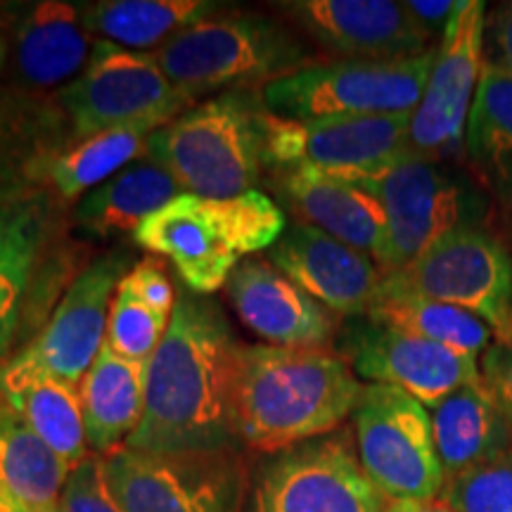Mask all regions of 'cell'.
<instances>
[{"instance_id":"obj_1","label":"cell","mask_w":512,"mask_h":512,"mask_svg":"<svg viewBox=\"0 0 512 512\" xmlns=\"http://www.w3.org/2000/svg\"><path fill=\"white\" fill-rule=\"evenodd\" d=\"M242 344L211 297L181 292L145 363V411L124 446L145 453L242 451L235 418Z\"/></svg>"},{"instance_id":"obj_2","label":"cell","mask_w":512,"mask_h":512,"mask_svg":"<svg viewBox=\"0 0 512 512\" xmlns=\"http://www.w3.org/2000/svg\"><path fill=\"white\" fill-rule=\"evenodd\" d=\"M361 394L349 363L328 351L242 347L235 396L242 451L271 456L328 437L354 415Z\"/></svg>"},{"instance_id":"obj_3","label":"cell","mask_w":512,"mask_h":512,"mask_svg":"<svg viewBox=\"0 0 512 512\" xmlns=\"http://www.w3.org/2000/svg\"><path fill=\"white\" fill-rule=\"evenodd\" d=\"M285 228V211L261 190L228 200L181 192L140 223L133 242L169 259L188 292L209 297L247 256L271 249Z\"/></svg>"},{"instance_id":"obj_4","label":"cell","mask_w":512,"mask_h":512,"mask_svg":"<svg viewBox=\"0 0 512 512\" xmlns=\"http://www.w3.org/2000/svg\"><path fill=\"white\" fill-rule=\"evenodd\" d=\"M50 188L0 202V366L41 332L81 271V247Z\"/></svg>"},{"instance_id":"obj_5","label":"cell","mask_w":512,"mask_h":512,"mask_svg":"<svg viewBox=\"0 0 512 512\" xmlns=\"http://www.w3.org/2000/svg\"><path fill=\"white\" fill-rule=\"evenodd\" d=\"M266 117L261 91L219 93L152 133L147 157L183 192L216 200L245 195L266 171Z\"/></svg>"},{"instance_id":"obj_6","label":"cell","mask_w":512,"mask_h":512,"mask_svg":"<svg viewBox=\"0 0 512 512\" xmlns=\"http://www.w3.org/2000/svg\"><path fill=\"white\" fill-rule=\"evenodd\" d=\"M166 79L192 100L207 93L254 91L320 60L297 34L266 15H216L155 50Z\"/></svg>"},{"instance_id":"obj_7","label":"cell","mask_w":512,"mask_h":512,"mask_svg":"<svg viewBox=\"0 0 512 512\" xmlns=\"http://www.w3.org/2000/svg\"><path fill=\"white\" fill-rule=\"evenodd\" d=\"M432 53L411 60H320L261 88L266 112L278 119L406 114L418 107L430 79Z\"/></svg>"},{"instance_id":"obj_8","label":"cell","mask_w":512,"mask_h":512,"mask_svg":"<svg viewBox=\"0 0 512 512\" xmlns=\"http://www.w3.org/2000/svg\"><path fill=\"white\" fill-rule=\"evenodd\" d=\"M133 264L128 249H112L83 266L41 332L0 366V394L38 380L79 387L105 344L114 292Z\"/></svg>"},{"instance_id":"obj_9","label":"cell","mask_w":512,"mask_h":512,"mask_svg":"<svg viewBox=\"0 0 512 512\" xmlns=\"http://www.w3.org/2000/svg\"><path fill=\"white\" fill-rule=\"evenodd\" d=\"M358 463L354 432L337 430L249 465L245 512H387Z\"/></svg>"},{"instance_id":"obj_10","label":"cell","mask_w":512,"mask_h":512,"mask_svg":"<svg viewBox=\"0 0 512 512\" xmlns=\"http://www.w3.org/2000/svg\"><path fill=\"white\" fill-rule=\"evenodd\" d=\"M53 98L67 119L72 143L138 121L169 124L195 107L188 93L166 79L155 53L100 38H95L86 69Z\"/></svg>"},{"instance_id":"obj_11","label":"cell","mask_w":512,"mask_h":512,"mask_svg":"<svg viewBox=\"0 0 512 512\" xmlns=\"http://www.w3.org/2000/svg\"><path fill=\"white\" fill-rule=\"evenodd\" d=\"M102 467L121 512H245L242 451L166 456L121 446L102 456Z\"/></svg>"},{"instance_id":"obj_12","label":"cell","mask_w":512,"mask_h":512,"mask_svg":"<svg viewBox=\"0 0 512 512\" xmlns=\"http://www.w3.org/2000/svg\"><path fill=\"white\" fill-rule=\"evenodd\" d=\"M358 463L389 503H437L444 489L432 415L389 384H366L354 411Z\"/></svg>"},{"instance_id":"obj_13","label":"cell","mask_w":512,"mask_h":512,"mask_svg":"<svg viewBox=\"0 0 512 512\" xmlns=\"http://www.w3.org/2000/svg\"><path fill=\"white\" fill-rule=\"evenodd\" d=\"M380 287L475 313L496 339L512 330V256L501 240L467 223L415 264L382 275Z\"/></svg>"},{"instance_id":"obj_14","label":"cell","mask_w":512,"mask_h":512,"mask_svg":"<svg viewBox=\"0 0 512 512\" xmlns=\"http://www.w3.org/2000/svg\"><path fill=\"white\" fill-rule=\"evenodd\" d=\"M413 112L313 121L266 117L264 162L271 174L313 169L347 178L373 176L411 152Z\"/></svg>"},{"instance_id":"obj_15","label":"cell","mask_w":512,"mask_h":512,"mask_svg":"<svg viewBox=\"0 0 512 512\" xmlns=\"http://www.w3.org/2000/svg\"><path fill=\"white\" fill-rule=\"evenodd\" d=\"M486 5L458 0V10L437 46L425 93L413 110L408 147L422 159H441L465 145L467 121L484 72Z\"/></svg>"},{"instance_id":"obj_16","label":"cell","mask_w":512,"mask_h":512,"mask_svg":"<svg viewBox=\"0 0 512 512\" xmlns=\"http://www.w3.org/2000/svg\"><path fill=\"white\" fill-rule=\"evenodd\" d=\"M380 202L387 226L382 275L415 264L451 230L465 226V195L437 164L413 152L351 181Z\"/></svg>"},{"instance_id":"obj_17","label":"cell","mask_w":512,"mask_h":512,"mask_svg":"<svg viewBox=\"0 0 512 512\" xmlns=\"http://www.w3.org/2000/svg\"><path fill=\"white\" fill-rule=\"evenodd\" d=\"M344 351L358 377L401 389L425 408H434L456 389L482 380L475 356L368 318L347 330Z\"/></svg>"},{"instance_id":"obj_18","label":"cell","mask_w":512,"mask_h":512,"mask_svg":"<svg viewBox=\"0 0 512 512\" xmlns=\"http://www.w3.org/2000/svg\"><path fill=\"white\" fill-rule=\"evenodd\" d=\"M278 10L337 60H411L437 50L406 3L290 0Z\"/></svg>"},{"instance_id":"obj_19","label":"cell","mask_w":512,"mask_h":512,"mask_svg":"<svg viewBox=\"0 0 512 512\" xmlns=\"http://www.w3.org/2000/svg\"><path fill=\"white\" fill-rule=\"evenodd\" d=\"M8 36L12 86L53 95L72 83L91 60L95 38L83 29L79 5L64 0L0 5Z\"/></svg>"},{"instance_id":"obj_20","label":"cell","mask_w":512,"mask_h":512,"mask_svg":"<svg viewBox=\"0 0 512 512\" xmlns=\"http://www.w3.org/2000/svg\"><path fill=\"white\" fill-rule=\"evenodd\" d=\"M268 261L318 304L347 318H366L382 285L370 256L304 221L285 228Z\"/></svg>"},{"instance_id":"obj_21","label":"cell","mask_w":512,"mask_h":512,"mask_svg":"<svg viewBox=\"0 0 512 512\" xmlns=\"http://www.w3.org/2000/svg\"><path fill=\"white\" fill-rule=\"evenodd\" d=\"M226 292L242 323L273 347L323 349L337 332L332 311L268 259L247 256L228 278Z\"/></svg>"},{"instance_id":"obj_22","label":"cell","mask_w":512,"mask_h":512,"mask_svg":"<svg viewBox=\"0 0 512 512\" xmlns=\"http://www.w3.org/2000/svg\"><path fill=\"white\" fill-rule=\"evenodd\" d=\"M72 145L53 95L0 83V202L48 188V169Z\"/></svg>"},{"instance_id":"obj_23","label":"cell","mask_w":512,"mask_h":512,"mask_svg":"<svg viewBox=\"0 0 512 512\" xmlns=\"http://www.w3.org/2000/svg\"><path fill=\"white\" fill-rule=\"evenodd\" d=\"M273 185L287 209L302 216L304 223L370 256L382 271L387 226L380 202L368 190L347 178L313 169L273 174Z\"/></svg>"},{"instance_id":"obj_24","label":"cell","mask_w":512,"mask_h":512,"mask_svg":"<svg viewBox=\"0 0 512 512\" xmlns=\"http://www.w3.org/2000/svg\"><path fill=\"white\" fill-rule=\"evenodd\" d=\"M432 432L446 479L479 467L512 448V420L489 384H465L432 408Z\"/></svg>"},{"instance_id":"obj_25","label":"cell","mask_w":512,"mask_h":512,"mask_svg":"<svg viewBox=\"0 0 512 512\" xmlns=\"http://www.w3.org/2000/svg\"><path fill=\"white\" fill-rule=\"evenodd\" d=\"M465 150L477 181L512 240V79L484 64L467 121Z\"/></svg>"},{"instance_id":"obj_26","label":"cell","mask_w":512,"mask_h":512,"mask_svg":"<svg viewBox=\"0 0 512 512\" xmlns=\"http://www.w3.org/2000/svg\"><path fill=\"white\" fill-rule=\"evenodd\" d=\"M88 451L107 456L138 430L145 411V363L128 361L102 344L79 384Z\"/></svg>"},{"instance_id":"obj_27","label":"cell","mask_w":512,"mask_h":512,"mask_svg":"<svg viewBox=\"0 0 512 512\" xmlns=\"http://www.w3.org/2000/svg\"><path fill=\"white\" fill-rule=\"evenodd\" d=\"M79 5L83 29L121 48L155 53L192 24L221 15L216 0H93Z\"/></svg>"},{"instance_id":"obj_28","label":"cell","mask_w":512,"mask_h":512,"mask_svg":"<svg viewBox=\"0 0 512 512\" xmlns=\"http://www.w3.org/2000/svg\"><path fill=\"white\" fill-rule=\"evenodd\" d=\"M183 192L169 171L150 157L128 164L117 176L86 192L74 209V223L95 238L136 233L140 223Z\"/></svg>"},{"instance_id":"obj_29","label":"cell","mask_w":512,"mask_h":512,"mask_svg":"<svg viewBox=\"0 0 512 512\" xmlns=\"http://www.w3.org/2000/svg\"><path fill=\"white\" fill-rule=\"evenodd\" d=\"M162 126H166L162 121H138L72 143L50 162L48 188L64 204L74 202L110 181L128 164L147 157V140Z\"/></svg>"},{"instance_id":"obj_30","label":"cell","mask_w":512,"mask_h":512,"mask_svg":"<svg viewBox=\"0 0 512 512\" xmlns=\"http://www.w3.org/2000/svg\"><path fill=\"white\" fill-rule=\"evenodd\" d=\"M366 318L475 358L484 354L496 339L494 330L475 313L451 304L432 302V299L413 297L406 292L384 290V287L377 290Z\"/></svg>"},{"instance_id":"obj_31","label":"cell","mask_w":512,"mask_h":512,"mask_svg":"<svg viewBox=\"0 0 512 512\" xmlns=\"http://www.w3.org/2000/svg\"><path fill=\"white\" fill-rule=\"evenodd\" d=\"M69 467L0 396V484L36 508H57Z\"/></svg>"},{"instance_id":"obj_32","label":"cell","mask_w":512,"mask_h":512,"mask_svg":"<svg viewBox=\"0 0 512 512\" xmlns=\"http://www.w3.org/2000/svg\"><path fill=\"white\" fill-rule=\"evenodd\" d=\"M0 396L29 422L31 430L46 441L69 470L91 453L83 427L79 387L60 380H38Z\"/></svg>"},{"instance_id":"obj_33","label":"cell","mask_w":512,"mask_h":512,"mask_svg":"<svg viewBox=\"0 0 512 512\" xmlns=\"http://www.w3.org/2000/svg\"><path fill=\"white\" fill-rule=\"evenodd\" d=\"M169 323V313L152 309L131 287L119 283L110 306V318H107L105 342L128 361L147 363L162 344Z\"/></svg>"},{"instance_id":"obj_34","label":"cell","mask_w":512,"mask_h":512,"mask_svg":"<svg viewBox=\"0 0 512 512\" xmlns=\"http://www.w3.org/2000/svg\"><path fill=\"white\" fill-rule=\"evenodd\" d=\"M439 503L448 512H512V448L489 463L446 479Z\"/></svg>"},{"instance_id":"obj_35","label":"cell","mask_w":512,"mask_h":512,"mask_svg":"<svg viewBox=\"0 0 512 512\" xmlns=\"http://www.w3.org/2000/svg\"><path fill=\"white\" fill-rule=\"evenodd\" d=\"M60 512H121L110 494L105 479L102 456L88 453L79 465L69 472L67 482L57 501Z\"/></svg>"},{"instance_id":"obj_36","label":"cell","mask_w":512,"mask_h":512,"mask_svg":"<svg viewBox=\"0 0 512 512\" xmlns=\"http://www.w3.org/2000/svg\"><path fill=\"white\" fill-rule=\"evenodd\" d=\"M121 283L131 287V290L136 292L145 304H150L152 309L169 313V316L174 313L178 297L159 256H147L143 261H136L131 271L124 275Z\"/></svg>"},{"instance_id":"obj_37","label":"cell","mask_w":512,"mask_h":512,"mask_svg":"<svg viewBox=\"0 0 512 512\" xmlns=\"http://www.w3.org/2000/svg\"><path fill=\"white\" fill-rule=\"evenodd\" d=\"M482 377L512 420V330L484 351Z\"/></svg>"},{"instance_id":"obj_38","label":"cell","mask_w":512,"mask_h":512,"mask_svg":"<svg viewBox=\"0 0 512 512\" xmlns=\"http://www.w3.org/2000/svg\"><path fill=\"white\" fill-rule=\"evenodd\" d=\"M408 12H411L415 22L420 24L422 31L437 41V46L444 38L448 24L458 10V0H408Z\"/></svg>"},{"instance_id":"obj_39","label":"cell","mask_w":512,"mask_h":512,"mask_svg":"<svg viewBox=\"0 0 512 512\" xmlns=\"http://www.w3.org/2000/svg\"><path fill=\"white\" fill-rule=\"evenodd\" d=\"M486 64L512 79V3L498 10L494 22V60Z\"/></svg>"},{"instance_id":"obj_40","label":"cell","mask_w":512,"mask_h":512,"mask_svg":"<svg viewBox=\"0 0 512 512\" xmlns=\"http://www.w3.org/2000/svg\"><path fill=\"white\" fill-rule=\"evenodd\" d=\"M0 512H60L57 508H36L0 484Z\"/></svg>"},{"instance_id":"obj_41","label":"cell","mask_w":512,"mask_h":512,"mask_svg":"<svg viewBox=\"0 0 512 512\" xmlns=\"http://www.w3.org/2000/svg\"><path fill=\"white\" fill-rule=\"evenodd\" d=\"M387 512H448L444 505L437 503H411V501H396L387 505Z\"/></svg>"},{"instance_id":"obj_42","label":"cell","mask_w":512,"mask_h":512,"mask_svg":"<svg viewBox=\"0 0 512 512\" xmlns=\"http://www.w3.org/2000/svg\"><path fill=\"white\" fill-rule=\"evenodd\" d=\"M8 57H10V48H8V36H5L3 27H0V74L8 69Z\"/></svg>"}]
</instances>
